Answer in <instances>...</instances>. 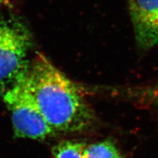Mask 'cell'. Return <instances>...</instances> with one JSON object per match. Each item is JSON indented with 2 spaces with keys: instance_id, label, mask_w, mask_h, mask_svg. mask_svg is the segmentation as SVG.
I'll return each instance as SVG.
<instances>
[{
  "instance_id": "cell-3",
  "label": "cell",
  "mask_w": 158,
  "mask_h": 158,
  "mask_svg": "<svg viewBox=\"0 0 158 158\" xmlns=\"http://www.w3.org/2000/svg\"><path fill=\"white\" fill-rule=\"evenodd\" d=\"M2 97L11 112L17 136L43 140L55 133L40 110L29 87L28 76Z\"/></svg>"
},
{
  "instance_id": "cell-6",
  "label": "cell",
  "mask_w": 158,
  "mask_h": 158,
  "mask_svg": "<svg viewBox=\"0 0 158 158\" xmlns=\"http://www.w3.org/2000/svg\"><path fill=\"white\" fill-rule=\"evenodd\" d=\"M85 146L76 141H62L54 148V158H84Z\"/></svg>"
},
{
  "instance_id": "cell-4",
  "label": "cell",
  "mask_w": 158,
  "mask_h": 158,
  "mask_svg": "<svg viewBox=\"0 0 158 158\" xmlns=\"http://www.w3.org/2000/svg\"><path fill=\"white\" fill-rule=\"evenodd\" d=\"M136 40L144 48L158 44V0H127Z\"/></svg>"
},
{
  "instance_id": "cell-5",
  "label": "cell",
  "mask_w": 158,
  "mask_h": 158,
  "mask_svg": "<svg viewBox=\"0 0 158 158\" xmlns=\"http://www.w3.org/2000/svg\"><path fill=\"white\" fill-rule=\"evenodd\" d=\"M84 158H122L112 142L104 141L85 147Z\"/></svg>"
},
{
  "instance_id": "cell-1",
  "label": "cell",
  "mask_w": 158,
  "mask_h": 158,
  "mask_svg": "<svg viewBox=\"0 0 158 158\" xmlns=\"http://www.w3.org/2000/svg\"><path fill=\"white\" fill-rule=\"evenodd\" d=\"M28 82L41 113L54 132L87 127L93 114L81 89L41 53L31 59Z\"/></svg>"
},
{
  "instance_id": "cell-7",
  "label": "cell",
  "mask_w": 158,
  "mask_h": 158,
  "mask_svg": "<svg viewBox=\"0 0 158 158\" xmlns=\"http://www.w3.org/2000/svg\"><path fill=\"white\" fill-rule=\"evenodd\" d=\"M9 0H0V5H2V4H5Z\"/></svg>"
},
{
  "instance_id": "cell-2",
  "label": "cell",
  "mask_w": 158,
  "mask_h": 158,
  "mask_svg": "<svg viewBox=\"0 0 158 158\" xmlns=\"http://www.w3.org/2000/svg\"><path fill=\"white\" fill-rule=\"evenodd\" d=\"M32 37L28 27L13 15H0V94L28 76Z\"/></svg>"
}]
</instances>
